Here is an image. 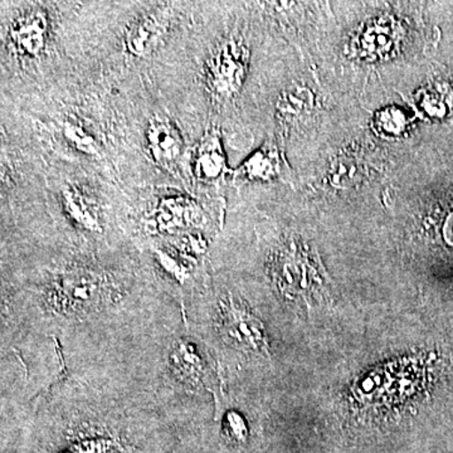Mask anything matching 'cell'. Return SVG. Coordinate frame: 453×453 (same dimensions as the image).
I'll return each instance as SVG.
<instances>
[{
  "label": "cell",
  "instance_id": "10",
  "mask_svg": "<svg viewBox=\"0 0 453 453\" xmlns=\"http://www.w3.org/2000/svg\"><path fill=\"white\" fill-rule=\"evenodd\" d=\"M172 357L175 372L188 383L207 386V380H211L208 365H205L203 357L199 356L198 348L193 347L192 344L179 342L173 350Z\"/></svg>",
  "mask_w": 453,
  "mask_h": 453
},
{
  "label": "cell",
  "instance_id": "3",
  "mask_svg": "<svg viewBox=\"0 0 453 453\" xmlns=\"http://www.w3.org/2000/svg\"><path fill=\"white\" fill-rule=\"evenodd\" d=\"M220 318L223 332L235 345L259 356L270 357L264 326L255 316L235 305L231 300L229 303H223L220 308Z\"/></svg>",
  "mask_w": 453,
  "mask_h": 453
},
{
  "label": "cell",
  "instance_id": "11",
  "mask_svg": "<svg viewBox=\"0 0 453 453\" xmlns=\"http://www.w3.org/2000/svg\"><path fill=\"white\" fill-rule=\"evenodd\" d=\"M279 173V155L273 150H261L244 164L238 174L247 179H271Z\"/></svg>",
  "mask_w": 453,
  "mask_h": 453
},
{
  "label": "cell",
  "instance_id": "2",
  "mask_svg": "<svg viewBox=\"0 0 453 453\" xmlns=\"http://www.w3.org/2000/svg\"><path fill=\"white\" fill-rule=\"evenodd\" d=\"M107 283L91 273H65L53 283L52 303L62 311H83L105 296Z\"/></svg>",
  "mask_w": 453,
  "mask_h": 453
},
{
  "label": "cell",
  "instance_id": "12",
  "mask_svg": "<svg viewBox=\"0 0 453 453\" xmlns=\"http://www.w3.org/2000/svg\"><path fill=\"white\" fill-rule=\"evenodd\" d=\"M62 133H64L65 142L76 149L79 153L92 155V157L100 153V146H98L96 138L80 122L65 121L62 127Z\"/></svg>",
  "mask_w": 453,
  "mask_h": 453
},
{
  "label": "cell",
  "instance_id": "1",
  "mask_svg": "<svg viewBox=\"0 0 453 453\" xmlns=\"http://www.w3.org/2000/svg\"><path fill=\"white\" fill-rule=\"evenodd\" d=\"M246 50L240 42L226 41L214 50L205 65V86L217 100L237 94L246 73Z\"/></svg>",
  "mask_w": 453,
  "mask_h": 453
},
{
  "label": "cell",
  "instance_id": "9",
  "mask_svg": "<svg viewBox=\"0 0 453 453\" xmlns=\"http://www.w3.org/2000/svg\"><path fill=\"white\" fill-rule=\"evenodd\" d=\"M61 202L65 214L74 225L81 226L86 231H101L96 207L81 190L74 187L65 188L61 193Z\"/></svg>",
  "mask_w": 453,
  "mask_h": 453
},
{
  "label": "cell",
  "instance_id": "6",
  "mask_svg": "<svg viewBox=\"0 0 453 453\" xmlns=\"http://www.w3.org/2000/svg\"><path fill=\"white\" fill-rule=\"evenodd\" d=\"M146 149L159 165H173L183 154L184 142L180 133L165 118H154L149 122L145 133Z\"/></svg>",
  "mask_w": 453,
  "mask_h": 453
},
{
  "label": "cell",
  "instance_id": "8",
  "mask_svg": "<svg viewBox=\"0 0 453 453\" xmlns=\"http://www.w3.org/2000/svg\"><path fill=\"white\" fill-rule=\"evenodd\" d=\"M226 160L219 134L208 133L196 148L193 160V173L203 183L217 180L225 172Z\"/></svg>",
  "mask_w": 453,
  "mask_h": 453
},
{
  "label": "cell",
  "instance_id": "4",
  "mask_svg": "<svg viewBox=\"0 0 453 453\" xmlns=\"http://www.w3.org/2000/svg\"><path fill=\"white\" fill-rule=\"evenodd\" d=\"M50 20L42 9H32L14 20L9 29L12 49L23 58H35L43 53L49 41Z\"/></svg>",
  "mask_w": 453,
  "mask_h": 453
},
{
  "label": "cell",
  "instance_id": "7",
  "mask_svg": "<svg viewBox=\"0 0 453 453\" xmlns=\"http://www.w3.org/2000/svg\"><path fill=\"white\" fill-rule=\"evenodd\" d=\"M168 25L165 14L157 12L139 18L125 33V50L134 57L150 55L165 35Z\"/></svg>",
  "mask_w": 453,
  "mask_h": 453
},
{
  "label": "cell",
  "instance_id": "13",
  "mask_svg": "<svg viewBox=\"0 0 453 453\" xmlns=\"http://www.w3.org/2000/svg\"><path fill=\"white\" fill-rule=\"evenodd\" d=\"M155 257L163 270L179 282H183L192 270V259L186 255H175L165 250H157Z\"/></svg>",
  "mask_w": 453,
  "mask_h": 453
},
{
  "label": "cell",
  "instance_id": "5",
  "mask_svg": "<svg viewBox=\"0 0 453 453\" xmlns=\"http://www.w3.org/2000/svg\"><path fill=\"white\" fill-rule=\"evenodd\" d=\"M201 214V205L192 196H165L155 205L150 219L155 231L168 232L195 225Z\"/></svg>",
  "mask_w": 453,
  "mask_h": 453
}]
</instances>
